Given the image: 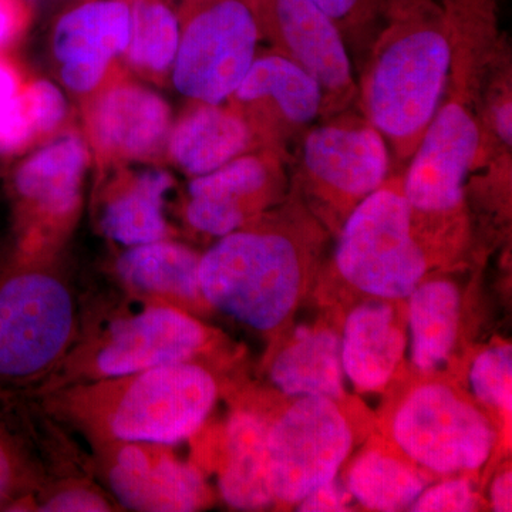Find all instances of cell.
Returning a JSON list of instances; mask_svg holds the SVG:
<instances>
[{"label": "cell", "instance_id": "obj_1", "mask_svg": "<svg viewBox=\"0 0 512 512\" xmlns=\"http://www.w3.org/2000/svg\"><path fill=\"white\" fill-rule=\"evenodd\" d=\"M217 394L214 376L190 362L66 384L49 390L45 403L94 443L173 446L201 429Z\"/></svg>", "mask_w": 512, "mask_h": 512}, {"label": "cell", "instance_id": "obj_2", "mask_svg": "<svg viewBox=\"0 0 512 512\" xmlns=\"http://www.w3.org/2000/svg\"><path fill=\"white\" fill-rule=\"evenodd\" d=\"M397 20L366 84L370 124L404 151L439 110L451 63L440 16L426 0H397Z\"/></svg>", "mask_w": 512, "mask_h": 512}, {"label": "cell", "instance_id": "obj_3", "mask_svg": "<svg viewBox=\"0 0 512 512\" xmlns=\"http://www.w3.org/2000/svg\"><path fill=\"white\" fill-rule=\"evenodd\" d=\"M76 323L69 285L43 258L18 254L0 269V393L56 370L70 353Z\"/></svg>", "mask_w": 512, "mask_h": 512}, {"label": "cell", "instance_id": "obj_4", "mask_svg": "<svg viewBox=\"0 0 512 512\" xmlns=\"http://www.w3.org/2000/svg\"><path fill=\"white\" fill-rule=\"evenodd\" d=\"M198 281L211 306L266 332L281 325L295 306L301 262L284 235L238 229L201 256Z\"/></svg>", "mask_w": 512, "mask_h": 512}, {"label": "cell", "instance_id": "obj_5", "mask_svg": "<svg viewBox=\"0 0 512 512\" xmlns=\"http://www.w3.org/2000/svg\"><path fill=\"white\" fill-rule=\"evenodd\" d=\"M175 89L194 103L231 99L256 59L261 30L248 0H181Z\"/></svg>", "mask_w": 512, "mask_h": 512}, {"label": "cell", "instance_id": "obj_6", "mask_svg": "<svg viewBox=\"0 0 512 512\" xmlns=\"http://www.w3.org/2000/svg\"><path fill=\"white\" fill-rule=\"evenodd\" d=\"M336 265L349 284L376 298L410 296L427 261L413 238L412 207L403 192L380 187L363 198L340 235Z\"/></svg>", "mask_w": 512, "mask_h": 512}, {"label": "cell", "instance_id": "obj_7", "mask_svg": "<svg viewBox=\"0 0 512 512\" xmlns=\"http://www.w3.org/2000/svg\"><path fill=\"white\" fill-rule=\"evenodd\" d=\"M210 338V330L184 309L150 301L140 312L111 322L73 356L64 357L59 365L63 369L62 383L53 389L194 362Z\"/></svg>", "mask_w": 512, "mask_h": 512}, {"label": "cell", "instance_id": "obj_8", "mask_svg": "<svg viewBox=\"0 0 512 512\" xmlns=\"http://www.w3.org/2000/svg\"><path fill=\"white\" fill-rule=\"evenodd\" d=\"M90 158L83 134L67 128L16 168L13 190L22 228L19 254L45 258L73 227Z\"/></svg>", "mask_w": 512, "mask_h": 512}, {"label": "cell", "instance_id": "obj_9", "mask_svg": "<svg viewBox=\"0 0 512 512\" xmlns=\"http://www.w3.org/2000/svg\"><path fill=\"white\" fill-rule=\"evenodd\" d=\"M350 446L348 423L333 400L301 397L269 427V481L275 500L298 504L335 480Z\"/></svg>", "mask_w": 512, "mask_h": 512}, {"label": "cell", "instance_id": "obj_10", "mask_svg": "<svg viewBox=\"0 0 512 512\" xmlns=\"http://www.w3.org/2000/svg\"><path fill=\"white\" fill-rule=\"evenodd\" d=\"M83 136L103 170L160 160L173 117L167 101L117 69L82 99Z\"/></svg>", "mask_w": 512, "mask_h": 512}, {"label": "cell", "instance_id": "obj_11", "mask_svg": "<svg viewBox=\"0 0 512 512\" xmlns=\"http://www.w3.org/2000/svg\"><path fill=\"white\" fill-rule=\"evenodd\" d=\"M393 436L413 461L440 474L484 466L495 440L483 414L439 384L407 397L394 417Z\"/></svg>", "mask_w": 512, "mask_h": 512}, {"label": "cell", "instance_id": "obj_12", "mask_svg": "<svg viewBox=\"0 0 512 512\" xmlns=\"http://www.w3.org/2000/svg\"><path fill=\"white\" fill-rule=\"evenodd\" d=\"M94 446L100 451L101 476L126 510L190 512L210 503L201 471L178 460L167 444L113 441Z\"/></svg>", "mask_w": 512, "mask_h": 512}, {"label": "cell", "instance_id": "obj_13", "mask_svg": "<svg viewBox=\"0 0 512 512\" xmlns=\"http://www.w3.org/2000/svg\"><path fill=\"white\" fill-rule=\"evenodd\" d=\"M131 36V0H80L57 18L52 52L66 89L84 99L119 69Z\"/></svg>", "mask_w": 512, "mask_h": 512}, {"label": "cell", "instance_id": "obj_14", "mask_svg": "<svg viewBox=\"0 0 512 512\" xmlns=\"http://www.w3.org/2000/svg\"><path fill=\"white\" fill-rule=\"evenodd\" d=\"M478 148L476 120L461 104L448 103L437 110L414 148L404 178L403 195L412 210L447 212L457 208Z\"/></svg>", "mask_w": 512, "mask_h": 512}, {"label": "cell", "instance_id": "obj_15", "mask_svg": "<svg viewBox=\"0 0 512 512\" xmlns=\"http://www.w3.org/2000/svg\"><path fill=\"white\" fill-rule=\"evenodd\" d=\"M261 35L312 74L323 93L346 94L353 74L342 30L312 0H248Z\"/></svg>", "mask_w": 512, "mask_h": 512}, {"label": "cell", "instance_id": "obj_16", "mask_svg": "<svg viewBox=\"0 0 512 512\" xmlns=\"http://www.w3.org/2000/svg\"><path fill=\"white\" fill-rule=\"evenodd\" d=\"M303 164L319 184L348 197L365 198L386 180L389 151L372 124H329L306 137Z\"/></svg>", "mask_w": 512, "mask_h": 512}, {"label": "cell", "instance_id": "obj_17", "mask_svg": "<svg viewBox=\"0 0 512 512\" xmlns=\"http://www.w3.org/2000/svg\"><path fill=\"white\" fill-rule=\"evenodd\" d=\"M254 141V128L238 109L195 103L171 126L165 154L183 173L200 177L242 154Z\"/></svg>", "mask_w": 512, "mask_h": 512}, {"label": "cell", "instance_id": "obj_18", "mask_svg": "<svg viewBox=\"0 0 512 512\" xmlns=\"http://www.w3.org/2000/svg\"><path fill=\"white\" fill-rule=\"evenodd\" d=\"M318 80L282 53L256 57L231 99L251 123L256 117H276L291 126H305L323 106Z\"/></svg>", "mask_w": 512, "mask_h": 512}, {"label": "cell", "instance_id": "obj_19", "mask_svg": "<svg viewBox=\"0 0 512 512\" xmlns=\"http://www.w3.org/2000/svg\"><path fill=\"white\" fill-rule=\"evenodd\" d=\"M268 161L242 154L218 170L190 183V201L185 207L188 224L212 237H225L242 228L249 208L268 188Z\"/></svg>", "mask_w": 512, "mask_h": 512}, {"label": "cell", "instance_id": "obj_20", "mask_svg": "<svg viewBox=\"0 0 512 512\" xmlns=\"http://www.w3.org/2000/svg\"><path fill=\"white\" fill-rule=\"evenodd\" d=\"M116 170L104 187L101 231L127 247L167 239L170 228L164 217V200L173 187V177L163 170Z\"/></svg>", "mask_w": 512, "mask_h": 512}, {"label": "cell", "instance_id": "obj_21", "mask_svg": "<svg viewBox=\"0 0 512 512\" xmlns=\"http://www.w3.org/2000/svg\"><path fill=\"white\" fill-rule=\"evenodd\" d=\"M268 423L258 414L235 413L225 426L218 487L225 503L264 510L275 498L269 481Z\"/></svg>", "mask_w": 512, "mask_h": 512}, {"label": "cell", "instance_id": "obj_22", "mask_svg": "<svg viewBox=\"0 0 512 512\" xmlns=\"http://www.w3.org/2000/svg\"><path fill=\"white\" fill-rule=\"evenodd\" d=\"M342 342L343 372L363 392L389 382L402 360L406 339L389 303H363L346 320Z\"/></svg>", "mask_w": 512, "mask_h": 512}, {"label": "cell", "instance_id": "obj_23", "mask_svg": "<svg viewBox=\"0 0 512 512\" xmlns=\"http://www.w3.org/2000/svg\"><path fill=\"white\" fill-rule=\"evenodd\" d=\"M201 256L177 242L161 241L128 247L117 261V272L148 301L183 306L200 301L198 281Z\"/></svg>", "mask_w": 512, "mask_h": 512}, {"label": "cell", "instance_id": "obj_24", "mask_svg": "<svg viewBox=\"0 0 512 512\" xmlns=\"http://www.w3.org/2000/svg\"><path fill=\"white\" fill-rule=\"evenodd\" d=\"M342 342L330 330L302 329L271 367V379L293 397L336 399L343 392Z\"/></svg>", "mask_w": 512, "mask_h": 512}, {"label": "cell", "instance_id": "obj_25", "mask_svg": "<svg viewBox=\"0 0 512 512\" xmlns=\"http://www.w3.org/2000/svg\"><path fill=\"white\" fill-rule=\"evenodd\" d=\"M460 293L447 281L419 285L410 293L412 360L423 372L437 369L450 356L460 322Z\"/></svg>", "mask_w": 512, "mask_h": 512}, {"label": "cell", "instance_id": "obj_26", "mask_svg": "<svg viewBox=\"0 0 512 512\" xmlns=\"http://www.w3.org/2000/svg\"><path fill=\"white\" fill-rule=\"evenodd\" d=\"M180 42L175 0H131V36L123 59L128 69L150 82L165 84Z\"/></svg>", "mask_w": 512, "mask_h": 512}, {"label": "cell", "instance_id": "obj_27", "mask_svg": "<svg viewBox=\"0 0 512 512\" xmlns=\"http://www.w3.org/2000/svg\"><path fill=\"white\" fill-rule=\"evenodd\" d=\"M349 491L367 510L402 511L424 491L423 478L402 461L367 453L349 474Z\"/></svg>", "mask_w": 512, "mask_h": 512}, {"label": "cell", "instance_id": "obj_28", "mask_svg": "<svg viewBox=\"0 0 512 512\" xmlns=\"http://www.w3.org/2000/svg\"><path fill=\"white\" fill-rule=\"evenodd\" d=\"M29 79L18 64L0 56V154H16L40 144L26 87Z\"/></svg>", "mask_w": 512, "mask_h": 512}, {"label": "cell", "instance_id": "obj_29", "mask_svg": "<svg viewBox=\"0 0 512 512\" xmlns=\"http://www.w3.org/2000/svg\"><path fill=\"white\" fill-rule=\"evenodd\" d=\"M39 474L22 440L0 416V512L32 511Z\"/></svg>", "mask_w": 512, "mask_h": 512}, {"label": "cell", "instance_id": "obj_30", "mask_svg": "<svg viewBox=\"0 0 512 512\" xmlns=\"http://www.w3.org/2000/svg\"><path fill=\"white\" fill-rule=\"evenodd\" d=\"M512 349L498 346L477 357L470 372L471 387L481 402L511 412Z\"/></svg>", "mask_w": 512, "mask_h": 512}, {"label": "cell", "instance_id": "obj_31", "mask_svg": "<svg viewBox=\"0 0 512 512\" xmlns=\"http://www.w3.org/2000/svg\"><path fill=\"white\" fill-rule=\"evenodd\" d=\"M26 96L40 143L67 130L69 107L56 84L45 79H29Z\"/></svg>", "mask_w": 512, "mask_h": 512}, {"label": "cell", "instance_id": "obj_32", "mask_svg": "<svg viewBox=\"0 0 512 512\" xmlns=\"http://www.w3.org/2000/svg\"><path fill=\"white\" fill-rule=\"evenodd\" d=\"M109 498L83 484H66L50 493L35 495L32 511L104 512L114 511Z\"/></svg>", "mask_w": 512, "mask_h": 512}, {"label": "cell", "instance_id": "obj_33", "mask_svg": "<svg viewBox=\"0 0 512 512\" xmlns=\"http://www.w3.org/2000/svg\"><path fill=\"white\" fill-rule=\"evenodd\" d=\"M476 508L471 485L466 480L447 481L423 491L410 510L416 512L473 511Z\"/></svg>", "mask_w": 512, "mask_h": 512}, {"label": "cell", "instance_id": "obj_34", "mask_svg": "<svg viewBox=\"0 0 512 512\" xmlns=\"http://www.w3.org/2000/svg\"><path fill=\"white\" fill-rule=\"evenodd\" d=\"M340 30L359 28L376 18L383 0H312Z\"/></svg>", "mask_w": 512, "mask_h": 512}, {"label": "cell", "instance_id": "obj_35", "mask_svg": "<svg viewBox=\"0 0 512 512\" xmlns=\"http://www.w3.org/2000/svg\"><path fill=\"white\" fill-rule=\"evenodd\" d=\"M32 16L29 0H0V52L25 36Z\"/></svg>", "mask_w": 512, "mask_h": 512}, {"label": "cell", "instance_id": "obj_36", "mask_svg": "<svg viewBox=\"0 0 512 512\" xmlns=\"http://www.w3.org/2000/svg\"><path fill=\"white\" fill-rule=\"evenodd\" d=\"M348 494L340 488L335 480L320 485L308 497L298 503V511L336 512L348 511Z\"/></svg>", "mask_w": 512, "mask_h": 512}, {"label": "cell", "instance_id": "obj_37", "mask_svg": "<svg viewBox=\"0 0 512 512\" xmlns=\"http://www.w3.org/2000/svg\"><path fill=\"white\" fill-rule=\"evenodd\" d=\"M491 501L495 511L510 512L512 510V477L508 471L494 481L491 487Z\"/></svg>", "mask_w": 512, "mask_h": 512}, {"label": "cell", "instance_id": "obj_38", "mask_svg": "<svg viewBox=\"0 0 512 512\" xmlns=\"http://www.w3.org/2000/svg\"><path fill=\"white\" fill-rule=\"evenodd\" d=\"M512 107L510 101L501 104L495 111V130L504 143L511 144L512 134Z\"/></svg>", "mask_w": 512, "mask_h": 512}]
</instances>
